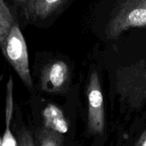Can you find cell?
Here are the masks:
<instances>
[{"label": "cell", "instance_id": "1", "mask_svg": "<svg viewBox=\"0 0 146 146\" xmlns=\"http://www.w3.org/2000/svg\"><path fill=\"white\" fill-rule=\"evenodd\" d=\"M116 91L121 101L138 108L146 101V63L143 60L120 68L116 73Z\"/></svg>", "mask_w": 146, "mask_h": 146}, {"label": "cell", "instance_id": "2", "mask_svg": "<svg viewBox=\"0 0 146 146\" xmlns=\"http://www.w3.org/2000/svg\"><path fill=\"white\" fill-rule=\"evenodd\" d=\"M143 27H146V0H119L105 33L113 38L129 29Z\"/></svg>", "mask_w": 146, "mask_h": 146}, {"label": "cell", "instance_id": "3", "mask_svg": "<svg viewBox=\"0 0 146 146\" xmlns=\"http://www.w3.org/2000/svg\"><path fill=\"white\" fill-rule=\"evenodd\" d=\"M2 52L24 85L31 89L33 82L30 74L27 46L18 24L10 30Z\"/></svg>", "mask_w": 146, "mask_h": 146}, {"label": "cell", "instance_id": "4", "mask_svg": "<svg viewBox=\"0 0 146 146\" xmlns=\"http://www.w3.org/2000/svg\"><path fill=\"white\" fill-rule=\"evenodd\" d=\"M86 94L88 100V130L91 134L101 135L105 129V111L104 96L97 71H93L90 76Z\"/></svg>", "mask_w": 146, "mask_h": 146}, {"label": "cell", "instance_id": "5", "mask_svg": "<svg viewBox=\"0 0 146 146\" xmlns=\"http://www.w3.org/2000/svg\"><path fill=\"white\" fill-rule=\"evenodd\" d=\"M69 78V68L64 61L48 63L41 71V88L48 93H61L66 89Z\"/></svg>", "mask_w": 146, "mask_h": 146}, {"label": "cell", "instance_id": "6", "mask_svg": "<svg viewBox=\"0 0 146 146\" xmlns=\"http://www.w3.org/2000/svg\"><path fill=\"white\" fill-rule=\"evenodd\" d=\"M66 0H28L24 6L27 19H44L54 14Z\"/></svg>", "mask_w": 146, "mask_h": 146}, {"label": "cell", "instance_id": "7", "mask_svg": "<svg viewBox=\"0 0 146 146\" xmlns=\"http://www.w3.org/2000/svg\"><path fill=\"white\" fill-rule=\"evenodd\" d=\"M44 126L48 129L64 134L68 132V123L63 111L54 104H48L42 111Z\"/></svg>", "mask_w": 146, "mask_h": 146}, {"label": "cell", "instance_id": "8", "mask_svg": "<svg viewBox=\"0 0 146 146\" xmlns=\"http://www.w3.org/2000/svg\"><path fill=\"white\" fill-rule=\"evenodd\" d=\"M14 99H13V79L12 77L9 78L7 84V94H6L5 123L6 129L3 135L0 146H17V141L10 129V124L13 115Z\"/></svg>", "mask_w": 146, "mask_h": 146}, {"label": "cell", "instance_id": "9", "mask_svg": "<svg viewBox=\"0 0 146 146\" xmlns=\"http://www.w3.org/2000/svg\"><path fill=\"white\" fill-rule=\"evenodd\" d=\"M62 135L44 126L38 128L36 133L38 146H63Z\"/></svg>", "mask_w": 146, "mask_h": 146}, {"label": "cell", "instance_id": "10", "mask_svg": "<svg viewBox=\"0 0 146 146\" xmlns=\"http://www.w3.org/2000/svg\"><path fill=\"white\" fill-rule=\"evenodd\" d=\"M17 146H36L32 134L25 128L17 131Z\"/></svg>", "mask_w": 146, "mask_h": 146}, {"label": "cell", "instance_id": "11", "mask_svg": "<svg viewBox=\"0 0 146 146\" xmlns=\"http://www.w3.org/2000/svg\"><path fill=\"white\" fill-rule=\"evenodd\" d=\"M135 146H146V129L141 135Z\"/></svg>", "mask_w": 146, "mask_h": 146}, {"label": "cell", "instance_id": "12", "mask_svg": "<svg viewBox=\"0 0 146 146\" xmlns=\"http://www.w3.org/2000/svg\"><path fill=\"white\" fill-rule=\"evenodd\" d=\"M16 1H17L18 4H23V5L24 6V4L27 3V1H28V0H15Z\"/></svg>", "mask_w": 146, "mask_h": 146}, {"label": "cell", "instance_id": "13", "mask_svg": "<svg viewBox=\"0 0 146 146\" xmlns=\"http://www.w3.org/2000/svg\"><path fill=\"white\" fill-rule=\"evenodd\" d=\"M1 138H0V145H1Z\"/></svg>", "mask_w": 146, "mask_h": 146}]
</instances>
